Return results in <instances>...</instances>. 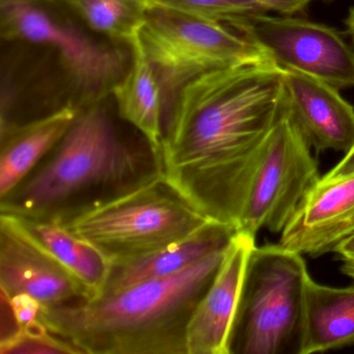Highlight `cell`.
<instances>
[{
	"label": "cell",
	"mask_w": 354,
	"mask_h": 354,
	"mask_svg": "<svg viewBox=\"0 0 354 354\" xmlns=\"http://www.w3.org/2000/svg\"><path fill=\"white\" fill-rule=\"evenodd\" d=\"M230 28L279 67L312 76L337 90L354 86V47L330 26L261 13L239 18Z\"/></svg>",
	"instance_id": "obj_9"
},
{
	"label": "cell",
	"mask_w": 354,
	"mask_h": 354,
	"mask_svg": "<svg viewBox=\"0 0 354 354\" xmlns=\"http://www.w3.org/2000/svg\"><path fill=\"white\" fill-rule=\"evenodd\" d=\"M17 219L28 233L80 281L88 294V300L102 294L113 265L106 254L61 223L22 217Z\"/></svg>",
	"instance_id": "obj_18"
},
{
	"label": "cell",
	"mask_w": 354,
	"mask_h": 354,
	"mask_svg": "<svg viewBox=\"0 0 354 354\" xmlns=\"http://www.w3.org/2000/svg\"><path fill=\"white\" fill-rule=\"evenodd\" d=\"M353 234L354 175L321 177L288 221L279 244L302 256H322Z\"/></svg>",
	"instance_id": "obj_11"
},
{
	"label": "cell",
	"mask_w": 354,
	"mask_h": 354,
	"mask_svg": "<svg viewBox=\"0 0 354 354\" xmlns=\"http://www.w3.org/2000/svg\"><path fill=\"white\" fill-rule=\"evenodd\" d=\"M335 252L341 260L342 271L354 279V234L342 242Z\"/></svg>",
	"instance_id": "obj_24"
},
{
	"label": "cell",
	"mask_w": 354,
	"mask_h": 354,
	"mask_svg": "<svg viewBox=\"0 0 354 354\" xmlns=\"http://www.w3.org/2000/svg\"><path fill=\"white\" fill-rule=\"evenodd\" d=\"M150 7L178 12L229 26L239 18L267 13L257 0H147Z\"/></svg>",
	"instance_id": "obj_20"
},
{
	"label": "cell",
	"mask_w": 354,
	"mask_h": 354,
	"mask_svg": "<svg viewBox=\"0 0 354 354\" xmlns=\"http://www.w3.org/2000/svg\"><path fill=\"white\" fill-rule=\"evenodd\" d=\"M239 232L235 225L211 219L192 235L156 252L113 263L102 294L175 274L211 254L225 252Z\"/></svg>",
	"instance_id": "obj_14"
},
{
	"label": "cell",
	"mask_w": 354,
	"mask_h": 354,
	"mask_svg": "<svg viewBox=\"0 0 354 354\" xmlns=\"http://www.w3.org/2000/svg\"><path fill=\"white\" fill-rule=\"evenodd\" d=\"M286 102L310 148L347 153L354 145V109L337 88L281 68Z\"/></svg>",
	"instance_id": "obj_12"
},
{
	"label": "cell",
	"mask_w": 354,
	"mask_h": 354,
	"mask_svg": "<svg viewBox=\"0 0 354 354\" xmlns=\"http://www.w3.org/2000/svg\"><path fill=\"white\" fill-rule=\"evenodd\" d=\"M95 32L115 42L131 44L147 19V0H66Z\"/></svg>",
	"instance_id": "obj_19"
},
{
	"label": "cell",
	"mask_w": 354,
	"mask_h": 354,
	"mask_svg": "<svg viewBox=\"0 0 354 354\" xmlns=\"http://www.w3.org/2000/svg\"><path fill=\"white\" fill-rule=\"evenodd\" d=\"M353 344L354 286L330 287L308 277L301 354L341 349Z\"/></svg>",
	"instance_id": "obj_17"
},
{
	"label": "cell",
	"mask_w": 354,
	"mask_h": 354,
	"mask_svg": "<svg viewBox=\"0 0 354 354\" xmlns=\"http://www.w3.org/2000/svg\"><path fill=\"white\" fill-rule=\"evenodd\" d=\"M254 237L239 232L187 328V354H229V339Z\"/></svg>",
	"instance_id": "obj_13"
},
{
	"label": "cell",
	"mask_w": 354,
	"mask_h": 354,
	"mask_svg": "<svg viewBox=\"0 0 354 354\" xmlns=\"http://www.w3.org/2000/svg\"><path fill=\"white\" fill-rule=\"evenodd\" d=\"M162 173V154L146 138L124 136L99 101L80 107L57 146L0 198V213L61 223Z\"/></svg>",
	"instance_id": "obj_2"
},
{
	"label": "cell",
	"mask_w": 354,
	"mask_h": 354,
	"mask_svg": "<svg viewBox=\"0 0 354 354\" xmlns=\"http://www.w3.org/2000/svg\"><path fill=\"white\" fill-rule=\"evenodd\" d=\"M1 296L8 300V304L11 308L14 318H15L19 328L30 324L39 318L42 306H41L40 302L32 296L24 293L17 294V295L10 298L6 297L3 294Z\"/></svg>",
	"instance_id": "obj_22"
},
{
	"label": "cell",
	"mask_w": 354,
	"mask_h": 354,
	"mask_svg": "<svg viewBox=\"0 0 354 354\" xmlns=\"http://www.w3.org/2000/svg\"><path fill=\"white\" fill-rule=\"evenodd\" d=\"M131 61L111 94L119 117L138 130L162 154L163 103L161 88L145 53L140 35L129 45Z\"/></svg>",
	"instance_id": "obj_16"
},
{
	"label": "cell",
	"mask_w": 354,
	"mask_h": 354,
	"mask_svg": "<svg viewBox=\"0 0 354 354\" xmlns=\"http://www.w3.org/2000/svg\"><path fill=\"white\" fill-rule=\"evenodd\" d=\"M350 175H354V145L347 153H345L343 159L322 178L331 180L347 177Z\"/></svg>",
	"instance_id": "obj_25"
},
{
	"label": "cell",
	"mask_w": 354,
	"mask_h": 354,
	"mask_svg": "<svg viewBox=\"0 0 354 354\" xmlns=\"http://www.w3.org/2000/svg\"><path fill=\"white\" fill-rule=\"evenodd\" d=\"M323 3H333V0H322Z\"/></svg>",
	"instance_id": "obj_27"
},
{
	"label": "cell",
	"mask_w": 354,
	"mask_h": 354,
	"mask_svg": "<svg viewBox=\"0 0 354 354\" xmlns=\"http://www.w3.org/2000/svg\"><path fill=\"white\" fill-rule=\"evenodd\" d=\"M1 354H82L77 348L51 333L37 319L15 335L0 341Z\"/></svg>",
	"instance_id": "obj_21"
},
{
	"label": "cell",
	"mask_w": 354,
	"mask_h": 354,
	"mask_svg": "<svg viewBox=\"0 0 354 354\" xmlns=\"http://www.w3.org/2000/svg\"><path fill=\"white\" fill-rule=\"evenodd\" d=\"M140 40L160 86L163 120L180 91L203 74L271 61L229 26L157 7L149 8Z\"/></svg>",
	"instance_id": "obj_6"
},
{
	"label": "cell",
	"mask_w": 354,
	"mask_h": 354,
	"mask_svg": "<svg viewBox=\"0 0 354 354\" xmlns=\"http://www.w3.org/2000/svg\"><path fill=\"white\" fill-rule=\"evenodd\" d=\"M0 290L8 298L28 294L42 308L88 299L80 281L7 213L0 215Z\"/></svg>",
	"instance_id": "obj_10"
},
{
	"label": "cell",
	"mask_w": 354,
	"mask_h": 354,
	"mask_svg": "<svg viewBox=\"0 0 354 354\" xmlns=\"http://www.w3.org/2000/svg\"><path fill=\"white\" fill-rule=\"evenodd\" d=\"M320 179L310 146L292 119L285 100L250 182L238 229L254 237L261 229L283 232Z\"/></svg>",
	"instance_id": "obj_8"
},
{
	"label": "cell",
	"mask_w": 354,
	"mask_h": 354,
	"mask_svg": "<svg viewBox=\"0 0 354 354\" xmlns=\"http://www.w3.org/2000/svg\"><path fill=\"white\" fill-rule=\"evenodd\" d=\"M80 109L67 104L30 121L1 124L0 198L21 183L57 146Z\"/></svg>",
	"instance_id": "obj_15"
},
{
	"label": "cell",
	"mask_w": 354,
	"mask_h": 354,
	"mask_svg": "<svg viewBox=\"0 0 354 354\" xmlns=\"http://www.w3.org/2000/svg\"><path fill=\"white\" fill-rule=\"evenodd\" d=\"M0 32L5 40L55 51L68 80L82 95V106L102 100L127 70L120 50L98 44L32 0H1Z\"/></svg>",
	"instance_id": "obj_7"
},
{
	"label": "cell",
	"mask_w": 354,
	"mask_h": 354,
	"mask_svg": "<svg viewBox=\"0 0 354 354\" xmlns=\"http://www.w3.org/2000/svg\"><path fill=\"white\" fill-rule=\"evenodd\" d=\"M304 257L281 244H254L248 254L229 339V354H301Z\"/></svg>",
	"instance_id": "obj_4"
},
{
	"label": "cell",
	"mask_w": 354,
	"mask_h": 354,
	"mask_svg": "<svg viewBox=\"0 0 354 354\" xmlns=\"http://www.w3.org/2000/svg\"><path fill=\"white\" fill-rule=\"evenodd\" d=\"M314 0H257V3L266 10L285 16H293L304 11Z\"/></svg>",
	"instance_id": "obj_23"
},
{
	"label": "cell",
	"mask_w": 354,
	"mask_h": 354,
	"mask_svg": "<svg viewBox=\"0 0 354 354\" xmlns=\"http://www.w3.org/2000/svg\"><path fill=\"white\" fill-rule=\"evenodd\" d=\"M209 221L165 176L61 221L113 263L146 256L184 239Z\"/></svg>",
	"instance_id": "obj_5"
},
{
	"label": "cell",
	"mask_w": 354,
	"mask_h": 354,
	"mask_svg": "<svg viewBox=\"0 0 354 354\" xmlns=\"http://www.w3.org/2000/svg\"><path fill=\"white\" fill-rule=\"evenodd\" d=\"M285 100L281 68L272 61L229 66L192 80L163 120L165 177L207 217L238 227Z\"/></svg>",
	"instance_id": "obj_1"
},
{
	"label": "cell",
	"mask_w": 354,
	"mask_h": 354,
	"mask_svg": "<svg viewBox=\"0 0 354 354\" xmlns=\"http://www.w3.org/2000/svg\"><path fill=\"white\" fill-rule=\"evenodd\" d=\"M227 250L169 277L41 308L39 319L82 354H187L190 319Z\"/></svg>",
	"instance_id": "obj_3"
},
{
	"label": "cell",
	"mask_w": 354,
	"mask_h": 354,
	"mask_svg": "<svg viewBox=\"0 0 354 354\" xmlns=\"http://www.w3.org/2000/svg\"><path fill=\"white\" fill-rule=\"evenodd\" d=\"M345 26L348 36L351 39L352 45L354 47V6L350 8L349 13L345 20Z\"/></svg>",
	"instance_id": "obj_26"
}]
</instances>
